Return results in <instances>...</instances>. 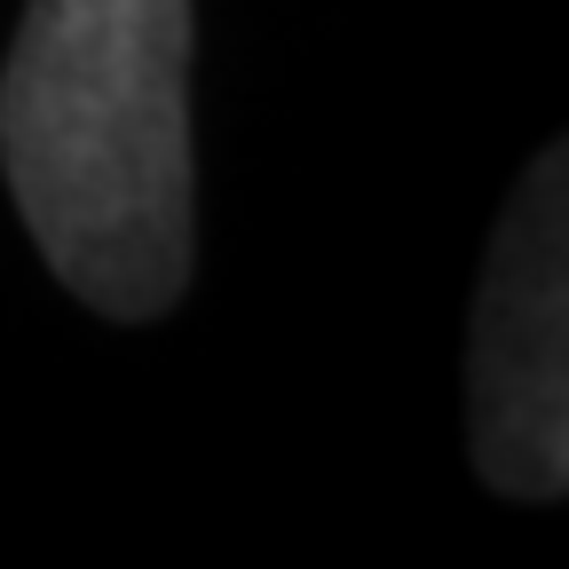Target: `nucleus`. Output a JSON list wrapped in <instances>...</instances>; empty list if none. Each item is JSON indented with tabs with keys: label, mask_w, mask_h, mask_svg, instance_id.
Masks as SVG:
<instances>
[{
	"label": "nucleus",
	"mask_w": 569,
	"mask_h": 569,
	"mask_svg": "<svg viewBox=\"0 0 569 569\" xmlns=\"http://www.w3.org/2000/svg\"><path fill=\"white\" fill-rule=\"evenodd\" d=\"M0 167L56 277L103 317L190 284V0H32L0 71Z\"/></svg>",
	"instance_id": "f257e3e1"
},
{
	"label": "nucleus",
	"mask_w": 569,
	"mask_h": 569,
	"mask_svg": "<svg viewBox=\"0 0 569 569\" xmlns=\"http://www.w3.org/2000/svg\"><path fill=\"white\" fill-rule=\"evenodd\" d=\"M569 269H561V151L522 174L475 301V459L507 498H561L569 475Z\"/></svg>",
	"instance_id": "f03ea898"
}]
</instances>
